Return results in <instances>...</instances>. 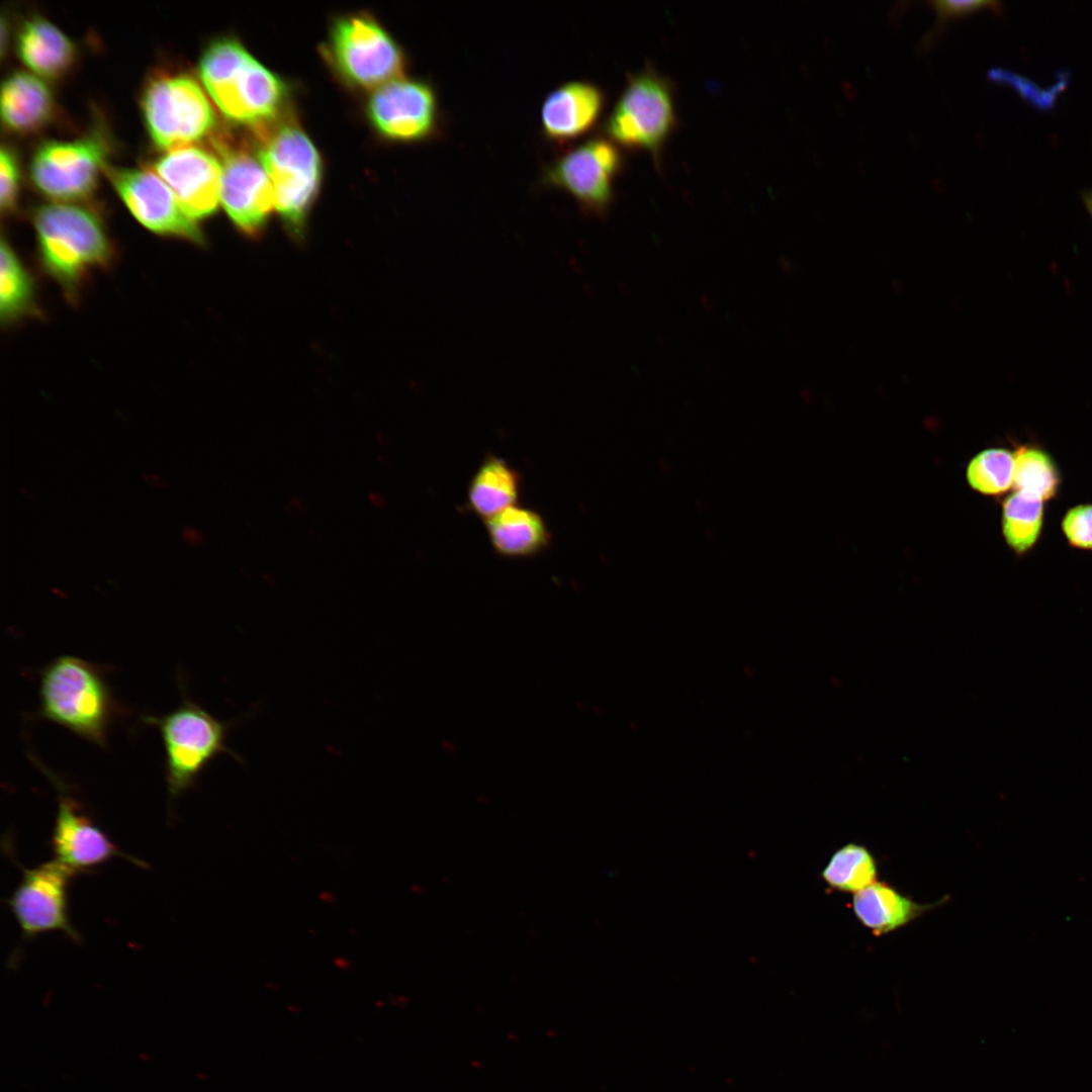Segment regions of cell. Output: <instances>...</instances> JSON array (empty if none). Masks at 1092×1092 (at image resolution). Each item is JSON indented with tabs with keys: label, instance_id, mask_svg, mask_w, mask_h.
Returning a JSON list of instances; mask_svg holds the SVG:
<instances>
[{
	"label": "cell",
	"instance_id": "cell-1",
	"mask_svg": "<svg viewBox=\"0 0 1092 1092\" xmlns=\"http://www.w3.org/2000/svg\"><path fill=\"white\" fill-rule=\"evenodd\" d=\"M37 255L43 271L76 299L89 275L109 267L113 244L97 213L69 202L38 205L32 215Z\"/></svg>",
	"mask_w": 1092,
	"mask_h": 1092
},
{
	"label": "cell",
	"instance_id": "cell-2",
	"mask_svg": "<svg viewBox=\"0 0 1092 1092\" xmlns=\"http://www.w3.org/2000/svg\"><path fill=\"white\" fill-rule=\"evenodd\" d=\"M198 70L205 89L228 119L256 131L276 122L285 102V85L239 40L229 36L212 40L200 57Z\"/></svg>",
	"mask_w": 1092,
	"mask_h": 1092
},
{
	"label": "cell",
	"instance_id": "cell-3",
	"mask_svg": "<svg viewBox=\"0 0 1092 1092\" xmlns=\"http://www.w3.org/2000/svg\"><path fill=\"white\" fill-rule=\"evenodd\" d=\"M40 716L96 745H106L119 713L104 670L82 658L62 655L40 673Z\"/></svg>",
	"mask_w": 1092,
	"mask_h": 1092
},
{
	"label": "cell",
	"instance_id": "cell-4",
	"mask_svg": "<svg viewBox=\"0 0 1092 1092\" xmlns=\"http://www.w3.org/2000/svg\"><path fill=\"white\" fill-rule=\"evenodd\" d=\"M259 158L275 195V208L292 238L304 236L308 212L322 179V160L314 145L295 123H274L257 131Z\"/></svg>",
	"mask_w": 1092,
	"mask_h": 1092
},
{
	"label": "cell",
	"instance_id": "cell-5",
	"mask_svg": "<svg viewBox=\"0 0 1092 1092\" xmlns=\"http://www.w3.org/2000/svg\"><path fill=\"white\" fill-rule=\"evenodd\" d=\"M677 123L672 81L647 64L627 76L603 131L620 148L647 152L659 165L663 147Z\"/></svg>",
	"mask_w": 1092,
	"mask_h": 1092
},
{
	"label": "cell",
	"instance_id": "cell-6",
	"mask_svg": "<svg viewBox=\"0 0 1092 1092\" xmlns=\"http://www.w3.org/2000/svg\"><path fill=\"white\" fill-rule=\"evenodd\" d=\"M142 111L156 147L170 151L213 135L214 110L196 79L185 72L154 74L143 89Z\"/></svg>",
	"mask_w": 1092,
	"mask_h": 1092
},
{
	"label": "cell",
	"instance_id": "cell-7",
	"mask_svg": "<svg viewBox=\"0 0 1092 1092\" xmlns=\"http://www.w3.org/2000/svg\"><path fill=\"white\" fill-rule=\"evenodd\" d=\"M327 57L340 78L358 89H377L401 78L405 57L395 39L371 16L340 17L333 25Z\"/></svg>",
	"mask_w": 1092,
	"mask_h": 1092
},
{
	"label": "cell",
	"instance_id": "cell-8",
	"mask_svg": "<svg viewBox=\"0 0 1092 1092\" xmlns=\"http://www.w3.org/2000/svg\"><path fill=\"white\" fill-rule=\"evenodd\" d=\"M162 736L166 755V781L172 800L191 788L204 767L218 754L236 756L225 744L229 724L214 718L197 704L184 701L162 717H148Z\"/></svg>",
	"mask_w": 1092,
	"mask_h": 1092
},
{
	"label": "cell",
	"instance_id": "cell-9",
	"mask_svg": "<svg viewBox=\"0 0 1092 1092\" xmlns=\"http://www.w3.org/2000/svg\"><path fill=\"white\" fill-rule=\"evenodd\" d=\"M621 148L609 138L593 136L566 149L543 171V183L570 195L583 214L604 218L623 170Z\"/></svg>",
	"mask_w": 1092,
	"mask_h": 1092
},
{
	"label": "cell",
	"instance_id": "cell-10",
	"mask_svg": "<svg viewBox=\"0 0 1092 1092\" xmlns=\"http://www.w3.org/2000/svg\"><path fill=\"white\" fill-rule=\"evenodd\" d=\"M211 143L221 164L220 202L243 235L259 238L275 207V195L259 158L225 134Z\"/></svg>",
	"mask_w": 1092,
	"mask_h": 1092
},
{
	"label": "cell",
	"instance_id": "cell-11",
	"mask_svg": "<svg viewBox=\"0 0 1092 1092\" xmlns=\"http://www.w3.org/2000/svg\"><path fill=\"white\" fill-rule=\"evenodd\" d=\"M108 147L97 132L71 141L42 142L33 152L29 176L44 195L57 200H80L96 187L105 170Z\"/></svg>",
	"mask_w": 1092,
	"mask_h": 1092
},
{
	"label": "cell",
	"instance_id": "cell-12",
	"mask_svg": "<svg viewBox=\"0 0 1092 1092\" xmlns=\"http://www.w3.org/2000/svg\"><path fill=\"white\" fill-rule=\"evenodd\" d=\"M7 901L25 938L59 931L73 941L81 936L69 916V888L78 874L56 859L27 869Z\"/></svg>",
	"mask_w": 1092,
	"mask_h": 1092
},
{
	"label": "cell",
	"instance_id": "cell-13",
	"mask_svg": "<svg viewBox=\"0 0 1092 1092\" xmlns=\"http://www.w3.org/2000/svg\"><path fill=\"white\" fill-rule=\"evenodd\" d=\"M105 170L117 194L142 225L160 236L204 244L200 224L184 211L155 171L112 166Z\"/></svg>",
	"mask_w": 1092,
	"mask_h": 1092
},
{
	"label": "cell",
	"instance_id": "cell-14",
	"mask_svg": "<svg viewBox=\"0 0 1092 1092\" xmlns=\"http://www.w3.org/2000/svg\"><path fill=\"white\" fill-rule=\"evenodd\" d=\"M367 114L379 133L396 142H420L440 131L441 112L434 87L427 81L398 78L375 89Z\"/></svg>",
	"mask_w": 1092,
	"mask_h": 1092
},
{
	"label": "cell",
	"instance_id": "cell-15",
	"mask_svg": "<svg viewBox=\"0 0 1092 1092\" xmlns=\"http://www.w3.org/2000/svg\"><path fill=\"white\" fill-rule=\"evenodd\" d=\"M56 784L58 809L50 841L54 859L78 875L88 873L114 857H122L145 868L144 861L123 853L65 788L59 782Z\"/></svg>",
	"mask_w": 1092,
	"mask_h": 1092
},
{
	"label": "cell",
	"instance_id": "cell-16",
	"mask_svg": "<svg viewBox=\"0 0 1092 1092\" xmlns=\"http://www.w3.org/2000/svg\"><path fill=\"white\" fill-rule=\"evenodd\" d=\"M184 211L196 222L212 215L220 201L221 164L209 151L187 146L167 151L153 164Z\"/></svg>",
	"mask_w": 1092,
	"mask_h": 1092
},
{
	"label": "cell",
	"instance_id": "cell-17",
	"mask_svg": "<svg viewBox=\"0 0 1092 1092\" xmlns=\"http://www.w3.org/2000/svg\"><path fill=\"white\" fill-rule=\"evenodd\" d=\"M604 91L588 81H570L551 91L541 109L543 136L565 145L590 131L603 114Z\"/></svg>",
	"mask_w": 1092,
	"mask_h": 1092
},
{
	"label": "cell",
	"instance_id": "cell-18",
	"mask_svg": "<svg viewBox=\"0 0 1092 1092\" xmlns=\"http://www.w3.org/2000/svg\"><path fill=\"white\" fill-rule=\"evenodd\" d=\"M947 900L948 897H943L933 903H917L885 881H877L853 894L851 909L862 926L874 935L882 936L904 927Z\"/></svg>",
	"mask_w": 1092,
	"mask_h": 1092
},
{
	"label": "cell",
	"instance_id": "cell-19",
	"mask_svg": "<svg viewBox=\"0 0 1092 1092\" xmlns=\"http://www.w3.org/2000/svg\"><path fill=\"white\" fill-rule=\"evenodd\" d=\"M16 53L31 71L46 78H58L71 69L77 50L72 39L53 22L31 16L17 31Z\"/></svg>",
	"mask_w": 1092,
	"mask_h": 1092
},
{
	"label": "cell",
	"instance_id": "cell-20",
	"mask_svg": "<svg viewBox=\"0 0 1092 1092\" xmlns=\"http://www.w3.org/2000/svg\"><path fill=\"white\" fill-rule=\"evenodd\" d=\"M55 102L49 86L33 74L13 71L1 86V117L14 132L29 133L44 126L54 114Z\"/></svg>",
	"mask_w": 1092,
	"mask_h": 1092
},
{
	"label": "cell",
	"instance_id": "cell-21",
	"mask_svg": "<svg viewBox=\"0 0 1092 1092\" xmlns=\"http://www.w3.org/2000/svg\"><path fill=\"white\" fill-rule=\"evenodd\" d=\"M484 525L493 550L504 557L534 556L550 544L544 519L528 508L510 507L486 519Z\"/></svg>",
	"mask_w": 1092,
	"mask_h": 1092
},
{
	"label": "cell",
	"instance_id": "cell-22",
	"mask_svg": "<svg viewBox=\"0 0 1092 1092\" xmlns=\"http://www.w3.org/2000/svg\"><path fill=\"white\" fill-rule=\"evenodd\" d=\"M522 489V477L504 458L489 454L472 476L469 509L485 520L513 507Z\"/></svg>",
	"mask_w": 1092,
	"mask_h": 1092
},
{
	"label": "cell",
	"instance_id": "cell-23",
	"mask_svg": "<svg viewBox=\"0 0 1092 1092\" xmlns=\"http://www.w3.org/2000/svg\"><path fill=\"white\" fill-rule=\"evenodd\" d=\"M34 282L11 245L1 241L0 315L3 325L38 314Z\"/></svg>",
	"mask_w": 1092,
	"mask_h": 1092
},
{
	"label": "cell",
	"instance_id": "cell-24",
	"mask_svg": "<svg viewBox=\"0 0 1092 1092\" xmlns=\"http://www.w3.org/2000/svg\"><path fill=\"white\" fill-rule=\"evenodd\" d=\"M821 878L832 891L855 894L878 881V861L866 845L848 842L833 852Z\"/></svg>",
	"mask_w": 1092,
	"mask_h": 1092
},
{
	"label": "cell",
	"instance_id": "cell-25",
	"mask_svg": "<svg viewBox=\"0 0 1092 1092\" xmlns=\"http://www.w3.org/2000/svg\"><path fill=\"white\" fill-rule=\"evenodd\" d=\"M1013 456L1016 491L1042 503L1057 494L1060 473L1046 452L1037 447L1022 446Z\"/></svg>",
	"mask_w": 1092,
	"mask_h": 1092
},
{
	"label": "cell",
	"instance_id": "cell-26",
	"mask_svg": "<svg viewBox=\"0 0 1092 1092\" xmlns=\"http://www.w3.org/2000/svg\"><path fill=\"white\" fill-rule=\"evenodd\" d=\"M1043 523L1042 502L1018 491L1003 504L1002 530L1009 547L1017 554L1030 550L1037 542Z\"/></svg>",
	"mask_w": 1092,
	"mask_h": 1092
},
{
	"label": "cell",
	"instance_id": "cell-27",
	"mask_svg": "<svg viewBox=\"0 0 1092 1092\" xmlns=\"http://www.w3.org/2000/svg\"><path fill=\"white\" fill-rule=\"evenodd\" d=\"M1014 456L1003 448H990L977 454L967 469L969 483L977 491L996 495L1013 485Z\"/></svg>",
	"mask_w": 1092,
	"mask_h": 1092
},
{
	"label": "cell",
	"instance_id": "cell-28",
	"mask_svg": "<svg viewBox=\"0 0 1092 1092\" xmlns=\"http://www.w3.org/2000/svg\"><path fill=\"white\" fill-rule=\"evenodd\" d=\"M1062 530L1072 546L1092 550V504L1070 509L1062 520Z\"/></svg>",
	"mask_w": 1092,
	"mask_h": 1092
},
{
	"label": "cell",
	"instance_id": "cell-29",
	"mask_svg": "<svg viewBox=\"0 0 1092 1092\" xmlns=\"http://www.w3.org/2000/svg\"><path fill=\"white\" fill-rule=\"evenodd\" d=\"M19 166L14 151L2 146L0 152V203L2 212L14 211L19 188Z\"/></svg>",
	"mask_w": 1092,
	"mask_h": 1092
},
{
	"label": "cell",
	"instance_id": "cell-30",
	"mask_svg": "<svg viewBox=\"0 0 1092 1092\" xmlns=\"http://www.w3.org/2000/svg\"><path fill=\"white\" fill-rule=\"evenodd\" d=\"M936 11L938 17L937 26H941L946 20L951 17L962 16L969 14L975 10L987 7L995 6L996 3L991 1L982 0H970V1H958V0H934L928 2Z\"/></svg>",
	"mask_w": 1092,
	"mask_h": 1092
},
{
	"label": "cell",
	"instance_id": "cell-31",
	"mask_svg": "<svg viewBox=\"0 0 1092 1092\" xmlns=\"http://www.w3.org/2000/svg\"><path fill=\"white\" fill-rule=\"evenodd\" d=\"M182 539L190 546H198L204 542L203 534L196 528L185 526L181 532Z\"/></svg>",
	"mask_w": 1092,
	"mask_h": 1092
},
{
	"label": "cell",
	"instance_id": "cell-32",
	"mask_svg": "<svg viewBox=\"0 0 1092 1092\" xmlns=\"http://www.w3.org/2000/svg\"><path fill=\"white\" fill-rule=\"evenodd\" d=\"M143 477L145 481L153 487L165 488L168 486L167 480L163 476L156 473H144Z\"/></svg>",
	"mask_w": 1092,
	"mask_h": 1092
},
{
	"label": "cell",
	"instance_id": "cell-33",
	"mask_svg": "<svg viewBox=\"0 0 1092 1092\" xmlns=\"http://www.w3.org/2000/svg\"><path fill=\"white\" fill-rule=\"evenodd\" d=\"M370 498H371V502L373 503L374 506L380 507L382 505L383 500H382V497L380 496V494L372 493L370 495Z\"/></svg>",
	"mask_w": 1092,
	"mask_h": 1092
},
{
	"label": "cell",
	"instance_id": "cell-34",
	"mask_svg": "<svg viewBox=\"0 0 1092 1092\" xmlns=\"http://www.w3.org/2000/svg\"><path fill=\"white\" fill-rule=\"evenodd\" d=\"M1090 203H1091V210H1092V197H1091V201H1090Z\"/></svg>",
	"mask_w": 1092,
	"mask_h": 1092
}]
</instances>
